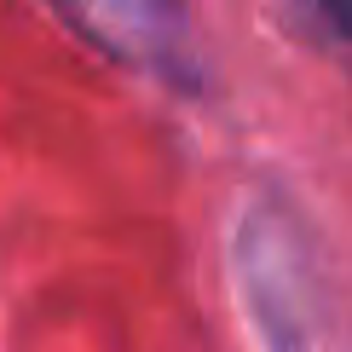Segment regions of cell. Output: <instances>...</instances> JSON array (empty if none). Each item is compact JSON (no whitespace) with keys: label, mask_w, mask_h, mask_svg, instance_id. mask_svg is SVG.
<instances>
[{"label":"cell","mask_w":352,"mask_h":352,"mask_svg":"<svg viewBox=\"0 0 352 352\" xmlns=\"http://www.w3.org/2000/svg\"><path fill=\"white\" fill-rule=\"evenodd\" d=\"M64 12L93 29L98 41H127V35H151L156 23V0H58Z\"/></svg>","instance_id":"obj_1"},{"label":"cell","mask_w":352,"mask_h":352,"mask_svg":"<svg viewBox=\"0 0 352 352\" xmlns=\"http://www.w3.org/2000/svg\"><path fill=\"white\" fill-rule=\"evenodd\" d=\"M318 12H324V23L329 29H341V35L352 41V0H312Z\"/></svg>","instance_id":"obj_2"}]
</instances>
